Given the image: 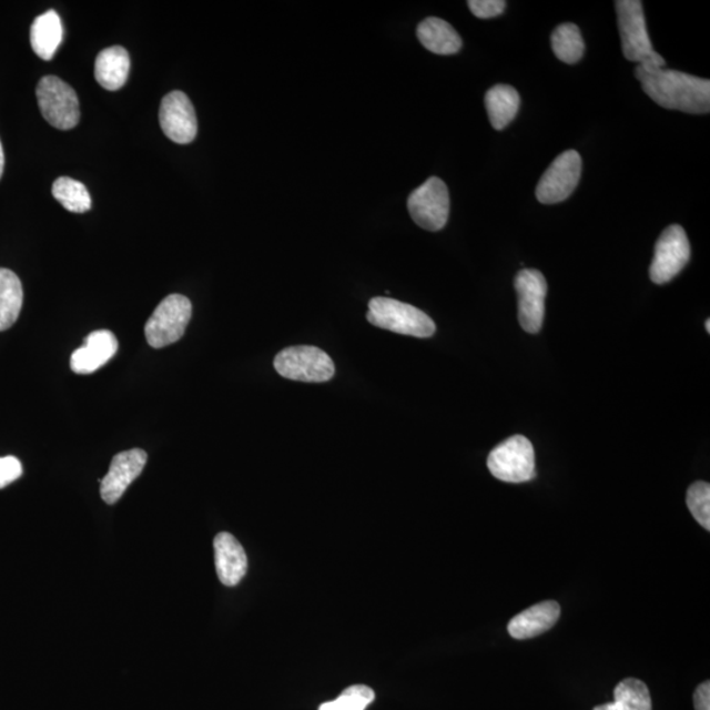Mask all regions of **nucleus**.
<instances>
[{
    "label": "nucleus",
    "mask_w": 710,
    "mask_h": 710,
    "mask_svg": "<svg viewBox=\"0 0 710 710\" xmlns=\"http://www.w3.org/2000/svg\"><path fill=\"white\" fill-rule=\"evenodd\" d=\"M276 373L291 381L305 383L328 382L335 376L332 358L316 346H291L276 355Z\"/></svg>",
    "instance_id": "20e7f679"
},
{
    "label": "nucleus",
    "mask_w": 710,
    "mask_h": 710,
    "mask_svg": "<svg viewBox=\"0 0 710 710\" xmlns=\"http://www.w3.org/2000/svg\"><path fill=\"white\" fill-rule=\"evenodd\" d=\"M559 617L560 606L557 601H542L515 616L508 623V633L520 641L535 638L550 630Z\"/></svg>",
    "instance_id": "dca6fc26"
},
{
    "label": "nucleus",
    "mask_w": 710,
    "mask_h": 710,
    "mask_svg": "<svg viewBox=\"0 0 710 710\" xmlns=\"http://www.w3.org/2000/svg\"><path fill=\"white\" fill-rule=\"evenodd\" d=\"M215 564L220 581L226 587L240 584L247 571L246 552L231 532H219L213 541Z\"/></svg>",
    "instance_id": "2eb2a0df"
},
{
    "label": "nucleus",
    "mask_w": 710,
    "mask_h": 710,
    "mask_svg": "<svg viewBox=\"0 0 710 710\" xmlns=\"http://www.w3.org/2000/svg\"><path fill=\"white\" fill-rule=\"evenodd\" d=\"M554 54L565 63H577L585 54V41L577 26L566 23L556 28L551 34Z\"/></svg>",
    "instance_id": "5701e85b"
},
{
    "label": "nucleus",
    "mask_w": 710,
    "mask_h": 710,
    "mask_svg": "<svg viewBox=\"0 0 710 710\" xmlns=\"http://www.w3.org/2000/svg\"><path fill=\"white\" fill-rule=\"evenodd\" d=\"M118 338L111 331H95L84 338L83 346L71 354L70 367L75 374H92L115 357Z\"/></svg>",
    "instance_id": "4468645a"
},
{
    "label": "nucleus",
    "mask_w": 710,
    "mask_h": 710,
    "mask_svg": "<svg viewBox=\"0 0 710 710\" xmlns=\"http://www.w3.org/2000/svg\"><path fill=\"white\" fill-rule=\"evenodd\" d=\"M375 699V693L367 686H352L333 701L324 702L318 710H366Z\"/></svg>",
    "instance_id": "393cba45"
},
{
    "label": "nucleus",
    "mask_w": 710,
    "mask_h": 710,
    "mask_svg": "<svg viewBox=\"0 0 710 710\" xmlns=\"http://www.w3.org/2000/svg\"><path fill=\"white\" fill-rule=\"evenodd\" d=\"M23 300L19 276L9 268L0 267V332L10 329L17 323Z\"/></svg>",
    "instance_id": "412c9836"
},
{
    "label": "nucleus",
    "mask_w": 710,
    "mask_h": 710,
    "mask_svg": "<svg viewBox=\"0 0 710 710\" xmlns=\"http://www.w3.org/2000/svg\"><path fill=\"white\" fill-rule=\"evenodd\" d=\"M160 124L163 133L176 144H190L197 134V120L193 103L182 91H172L162 99Z\"/></svg>",
    "instance_id": "f8f14e48"
},
{
    "label": "nucleus",
    "mask_w": 710,
    "mask_h": 710,
    "mask_svg": "<svg viewBox=\"0 0 710 710\" xmlns=\"http://www.w3.org/2000/svg\"><path fill=\"white\" fill-rule=\"evenodd\" d=\"M687 507L702 528L710 530V485L696 481L688 488Z\"/></svg>",
    "instance_id": "a878e982"
},
{
    "label": "nucleus",
    "mask_w": 710,
    "mask_h": 710,
    "mask_svg": "<svg viewBox=\"0 0 710 710\" xmlns=\"http://www.w3.org/2000/svg\"><path fill=\"white\" fill-rule=\"evenodd\" d=\"M23 475V466L17 457L0 458V489L10 486Z\"/></svg>",
    "instance_id": "cd10ccee"
},
{
    "label": "nucleus",
    "mask_w": 710,
    "mask_h": 710,
    "mask_svg": "<svg viewBox=\"0 0 710 710\" xmlns=\"http://www.w3.org/2000/svg\"><path fill=\"white\" fill-rule=\"evenodd\" d=\"M642 90L667 110L702 115L710 110V81L677 70L659 69L642 78Z\"/></svg>",
    "instance_id": "f257e3e1"
},
{
    "label": "nucleus",
    "mask_w": 710,
    "mask_h": 710,
    "mask_svg": "<svg viewBox=\"0 0 710 710\" xmlns=\"http://www.w3.org/2000/svg\"><path fill=\"white\" fill-rule=\"evenodd\" d=\"M693 704L696 710H710V681L701 683L693 693Z\"/></svg>",
    "instance_id": "c756f323"
},
{
    "label": "nucleus",
    "mask_w": 710,
    "mask_h": 710,
    "mask_svg": "<svg viewBox=\"0 0 710 710\" xmlns=\"http://www.w3.org/2000/svg\"><path fill=\"white\" fill-rule=\"evenodd\" d=\"M468 9L479 19L500 17L506 11L507 3L503 0H470Z\"/></svg>",
    "instance_id": "bb28decb"
},
{
    "label": "nucleus",
    "mask_w": 710,
    "mask_h": 710,
    "mask_svg": "<svg viewBox=\"0 0 710 710\" xmlns=\"http://www.w3.org/2000/svg\"><path fill=\"white\" fill-rule=\"evenodd\" d=\"M36 97L42 116L57 130L69 131L80 123V101L73 88L59 77L41 78Z\"/></svg>",
    "instance_id": "423d86ee"
},
{
    "label": "nucleus",
    "mask_w": 710,
    "mask_h": 710,
    "mask_svg": "<svg viewBox=\"0 0 710 710\" xmlns=\"http://www.w3.org/2000/svg\"><path fill=\"white\" fill-rule=\"evenodd\" d=\"M146 460L148 454L141 449L122 452L112 458L110 470L101 480V496L109 506L122 499L126 488L144 470Z\"/></svg>",
    "instance_id": "ddd939ff"
},
{
    "label": "nucleus",
    "mask_w": 710,
    "mask_h": 710,
    "mask_svg": "<svg viewBox=\"0 0 710 710\" xmlns=\"http://www.w3.org/2000/svg\"><path fill=\"white\" fill-rule=\"evenodd\" d=\"M487 466L489 473L501 481H530L537 475L535 447L527 437H510L489 453Z\"/></svg>",
    "instance_id": "7ed1b4c3"
},
{
    "label": "nucleus",
    "mask_w": 710,
    "mask_h": 710,
    "mask_svg": "<svg viewBox=\"0 0 710 710\" xmlns=\"http://www.w3.org/2000/svg\"><path fill=\"white\" fill-rule=\"evenodd\" d=\"M616 10L625 59L639 63L655 52L646 28L643 4L639 0H617Z\"/></svg>",
    "instance_id": "9d476101"
},
{
    "label": "nucleus",
    "mask_w": 710,
    "mask_h": 710,
    "mask_svg": "<svg viewBox=\"0 0 710 710\" xmlns=\"http://www.w3.org/2000/svg\"><path fill=\"white\" fill-rule=\"evenodd\" d=\"M193 315L189 297L173 294L163 300L145 324L148 344L161 349L180 341Z\"/></svg>",
    "instance_id": "39448f33"
},
{
    "label": "nucleus",
    "mask_w": 710,
    "mask_h": 710,
    "mask_svg": "<svg viewBox=\"0 0 710 710\" xmlns=\"http://www.w3.org/2000/svg\"><path fill=\"white\" fill-rule=\"evenodd\" d=\"M581 175V158L578 152L567 151L558 155L539 180L536 196L542 204L566 201L577 189Z\"/></svg>",
    "instance_id": "9b49d317"
},
{
    "label": "nucleus",
    "mask_w": 710,
    "mask_h": 710,
    "mask_svg": "<svg viewBox=\"0 0 710 710\" xmlns=\"http://www.w3.org/2000/svg\"><path fill=\"white\" fill-rule=\"evenodd\" d=\"M408 211L414 222L425 231H442L449 220V190L443 180L429 178L408 197Z\"/></svg>",
    "instance_id": "0eeeda50"
},
{
    "label": "nucleus",
    "mask_w": 710,
    "mask_h": 710,
    "mask_svg": "<svg viewBox=\"0 0 710 710\" xmlns=\"http://www.w3.org/2000/svg\"><path fill=\"white\" fill-rule=\"evenodd\" d=\"M515 288L518 296V322L525 332L537 335L544 324L548 282L538 270L524 268L516 275Z\"/></svg>",
    "instance_id": "1a4fd4ad"
},
{
    "label": "nucleus",
    "mask_w": 710,
    "mask_h": 710,
    "mask_svg": "<svg viewBox=\"0 0 710 710\" xmlns=\"http://www.w3.org/2000/svg\"><path fill=\"white\" fill-rule=\"evenodd\" d=\"M130 53L123 47L105 48L95 61V78L105 90L116 91L124 87L130 75Z\"/></svg>",
    "instance_id": "f3484780"
},
{
    "label": "nucleus",
    "mask_w": 710,
    "mask_h": 710,
    "mask_svg": "<svg viewBox=\"0 0 710 710\" xmlns=\"http://www.w3.org/2000/svg\"><path fill=\"white\" fill-rule=\"evenodd\" d=\"M52 194L62 207L74 213H84L91 209V196L89 190L80 181L69 176H60L55 180Z\"/></svg>",
    "instance_id": "b1692460"
},
{
    "label": "nucleus",
    "mask_w": 710,
    "mask_h": 710,
    "mask_svg": "<svg viewBox=\"0 0 710 710\" xmlns=\"http://www.w3.org/2000/svg\"><path fill=\"white\" fill-rule=\"evenodd\" d=\"M706 326H707V332L710 333V320H707Z\"/></svg>",
    "instance_id": "2f4dec72"
},
{
    "label": "nucleus",
    "mask_w": 710,
    "mask_h": 710,
    "mask_svg": "<svg viewBox=\"0 0 710 710\" xmlns=\"http://www.w3.org/2000/svg\"><path fill=\"white\" fill-rule=\"evenodd\" d=\"M63 28L59 13L49 10L36 18L31 27V45L41 60L51 61L61 45Z\"/></svg>",
    "instance_id": "6ab92c4d"
},
{
    "label": "nucleus",
    "mask_w": 710,
    "mask_h": 710,
    "mask_svg": "<svg viewBox=\"0 0 710 710\" xmlns=\"http://www.w3.org/2000/svg\"><path fill=\"white\" fill-rule=\"evenodd\" d=\"M691 258V245L680 225H671L660 234L655 258L650 266V278L656 284L671 282Z\"/></svg>",
    "instance_id": "6e6552de"
},
{
    "label": "nucleus",
    "mask_w": 710,
    "mask_h": 710,
    "mask_svg": "<svg viewBox=\"0 0 710 710\" xmlns=\"http://www.w3.org/2000/svg\"><path fill=\"white\" fill-rule=\"evenodd\" d=\"M417 38L429 52L450 55L460 51L462 39L447 21L428 18L417 27Z\"/></svg>",
    "instance_id": "a211bd4d"
},
{
    "label": "nucleus",
    "mask_w": 710,
    "mask_h": 710,
    "mask_svg": "<svg viewBox=\"0 0 710 710\" xmlns=\"http://www.w3.org/2000/svg\"><path fill=\"white\" fill-rule=\"evenodd\" d=\"M366 317L374 326L397 335L428 338L436 332L435 322L425 312L390 297H373Z\"/></svg>",
    "instance_id": "f03ea898"
},
{
    "label": "nucleus",
    "mask_w": 710,
    "mask_h": 710,
    "mask_svg": "<svg viewBox=\"0 0 710 710\" xmlns=\"http://www.w3.org/2000/svg\"><path fill=\"white\" fill-rule=\"evenodd\" d=\"M489 122L496 131L508 126L520 109V95L508 84H496L485 98Z\"/></svg>",
    "instance_id": "aec40b11"
},
{
    "label": "nucleus",
    "mask_w": 710,
    "mask_h": 710,
    "mask_svg": "<svg viewBox=\"0 0 710 710\" xmlns=\"http://www.w3.org/2000/svg\"><path fill=\"white\" fill-rule=\"evenodd\" d=\"M4 170V152L2 146V141H0V178L3 175Z\"/></svg>",
    "instance_id": "7c9ffc66"
},
{
    "label": "nucleus",
    "mask_w": 710,
    "mask_h": 710,
    "mask_svg": "<svg viewBox=\"0 0 710 710\" xmlns=\"http://www.w3.org/2000/svg\"><path fill=\"white\" fill-rule=\"evenodd\" d=\"M613 702L595 707L592 710H652L651 694L642 680L628 678L615 688Z\"/></svg>",
    "instance_id": "4be33fe9"
},
{
    "label": "nucleus",
    "mask_w": 710,
    "mask_h": 710,
    "mask_svg": "<svg viewBox=\"0 0 710 710\" xmlns=\"http://www.w3.org/2000/svg\"><path fill=\"white\" fill-rule=\"evenodd\" d=\"M665 67L666 61L663 60V57L657 52H652L638 63L636 68V78L638 81H641L643 77L655 73V71L663 69Z\"/></svg>",
    "instance_id": "c85d7f7f"
}]
</instances>
